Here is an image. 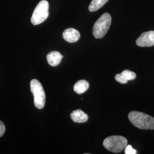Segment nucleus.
Instances as JSON below:
<instances>
[{
	"label": "nucleus",
	"instance_id": "nucleus-7",
	"mask_svg": "<svg viewBox=\"0 0 154 154\" xmlns=\"http://www.w3.org/2000/svg\"><path fill=\"white\" fill-rule=\"evenodd\" d=\"M63 39L68 42H76L80 38V33L74 28H69L66 29L62 34Z\"/></svg>",
	"mask_w": 154,
	"mask_h": 154
},
{
	"label": "nucleus",
	"instance_id": "nucleus-5",
	"mask_svg": "<svg viewBox=\"0 0 154 154\" xmlns=\"http://www.w3.org/2000/svg\"><path fill=\"white\" fill-rule=\"evenodd\" d=\"M49 2L46 0L40 1L35 7L31 17V22L34 25H38L44 22L49 16Z\"/></svg>",
	"mask_w": 154,
	"mask_h": 154
},
{
	"label": "nucleus",
	"instance_id": "nucleus-13",
	"mask_svg": "<svg viewBox=\"0 0 154 154\" xmlns=\"http://www.w3.org/2000/svg\"><path fill=\"white\" fill-rule=\"evenodd\" d=\"M125 153L126 154H135L137 153V151L133 149L131 145H127L125 147Z\"/></svg>",
	"mask_w": 154,
	"mask_h": 154
},
{
	"label": "nucleus",
	"instance_id": "nucleus-6",
	"mask_svg": "<svg viewBox=\"0 0 154 154\" xmlns=\"http://www.w3.org/2000/svg\"><path fill=\"white\" fill-rule=\"evenodd\" d=\"M136 44L140 47H151L154 45V31L142 33L137 39Z\"/></svg>",
	"mask_w": 154,
	"mask_h": 154
},
{
	"label": "nucleus",
	"instance_id": "nucleus-14",
	"mask_svg": "<svg viewBox=\"0 0 154 154\" xmlns=\"http://www.w3.org/2000/svg\"><path fill=\"white\" fill-rule=\"evenodd\" d=\"M5 132V126L3 122L0 121V137H2Z\"/></svg>",
	"mask_w": 154,
	"mask_h": 154
},
{
	"label": "nucleus",
	"instance_id": "nucleus-10",
	"mask_svg": "<svg viewBox=\"0 0 154 154\" xmlns=\"http://www.w3.org/2000/svg\"><path fill=\"white\" fill-rule=\"evenodd\" d=\"M72 120L75 123H85L88 120V116L81 110H74L70 114Z\"/></svg>",
	"mask_w": 154,
	"mask_h": 154
},
{
	"label": "nucleus",
	"instance_id": "nucleus-1",
	"mask_svg": "<svg viewBox=\"0 0 154 154\" xmlns=\"http://www.w3.org/2000/svg\"><path fill=\"white\" fill-rule=\"evenodd\" d=\"M128 119L134 126L143 130H154V118L142 112L131 111Z\"/></svg>",
	"mask_w": 154,
	"mask_h": 154
},
{
	"label": "nucleus",
	"instance_id": "nucleus-4",
	"mask_svg": "<svg viewBox=\"0 0 154 154\" xmlns=\"http://www.w3.org/2000/svg\"><path fill=\"white\" fill-rule=\"evenodd\" d=\"M30 90L34 96L35 106L38 109H42L45 105L46 95L42 84L37 79H33L30 82Z\"/></svg>",
	"mask_w": 154,
	"mask_h": 154
},
{
	"label": "nucleus",
	"instance_id": "nucleus-8",
	"mask_svg": "<svg viewBox=\"0 0 154 154\" xmlns=\"http://www.w3.org/2000/svg\"><path fill=\"white\" fill-rule=\"evenodd\" d=\"M136 74L129 70H124L121 74H116L115 77L116 81L122 84L127 83L128 81L133 80L136 78Z\"/></svg>",
	"mask_w": 154,
	"mask_h": 154
},
{
	"label": "nucleus",
	"instance_id": "nucleus-11",
	"mask_svg": "<svg viewBox=\"0 0 154 154\" xmlns=\"http://www.w3.org/2000/svg\"><path fill=\"white\" fill-rule=\"evenodd\" d=\"M89 83L86 80H80L74 86V90L76 93L81 94L88 90Z\"/></svg>",
	"mask_w": 154,
	"mask_h": 154
},
{
	"label": "nucleus",
	"instance_id": "nucleus-3",
	"mask_svg": "<svg viewBox=\"0 0 154 154\" xmlns=\"http://www.w3.org/2000/svg\"><path fill=\"white\" fill-rule=\"evenodd\" d=\"M127 140L122 136H111L106 138L103 141V146L106 149L114 153L122 152L127 145Z\"/></svg>",
	"mask_w": 154,
	"mask_h": 154
},
{
	"label": "nucleus",
	"instance_id": "nucleus-2",
	"mask_svg": "<svg viewBox=\"0 0 154 154\" xmlns=\"http://www.w3.org/2000/svg\"><path fill=\"white\" fill-rule=\"evenodd\" d=\"M111 23V16L108 13H104L99 17L94 25L93 34L95 38H102L108 32Z\"/></svg>",
	"mask_w": 154,
	"mask_h": 154
},
{
	"label": "nucleus",
	"instance_id": "nucleus-12",
	"mask_svg": "<svg viewBox=\"0 0 154 154\" xmlns=\"http://www.w3.org/2000/svg\"><path fill=\"white\" fill-rule=\"evenodd\" d=\"M109 0H92L88 6L89 11L93 12L101 8Z\"/></svg>",
	"mask_w": 154,
	"mask_h": 154
},
{
	"label": "nucleus",
	"instance_id": "nucleus-9",
	"mask_svg": "<svg viewBox=\"0 0 154 154\" xmlns=\"http://www.w3.org/2000/svg\"><path fill=\"white\" fill-rule=\"evenodd\" d=\"M47 60L50 66H58L63 58V55H61V53L57 51H51L47 55Z\"/></svg>",
	"mask_w": 154,
	"mask_h": 154
}]
</instances>
